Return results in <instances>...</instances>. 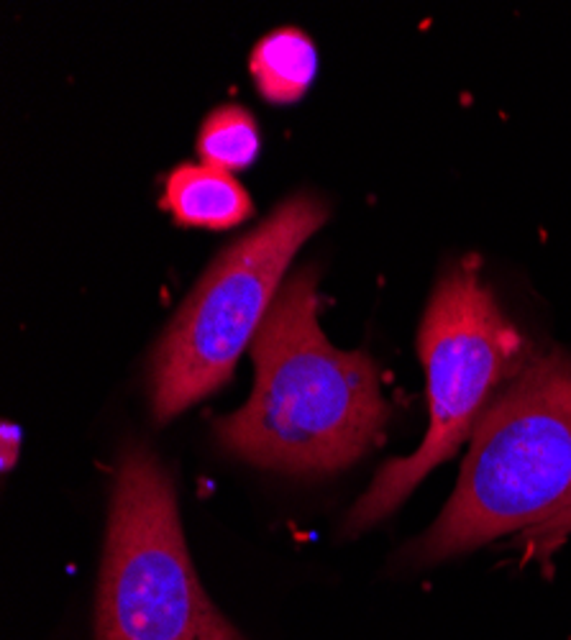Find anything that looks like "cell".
I'll list each match as a JSON object with an SVG mask.
<instances>
[{"label": "cell", "instance_id": "3957f363", "mask_svg": "<svg viewBox=\"0 0 571 640\" xmlns=\"http://www.w3.org/2000/svg\"><path fill=\"white\" fill-rule=\"evenodd\" d=\"M418 354L428 400L423 443L410 456L379 466L371 487L351 507L349 533L385 520L438 464L451 459L535 351L482 282L479 259L464 256L438 277L430 292L418 328Z\"/></svg>", "mask_w": 571, "mask_h": 640}, {"label": "cell", "instance_id": "277c9868", "mask_svg": "<svg viewBox=\"0 0 571 640\" xmlns=\"http://www.w3.org/2000/svg\"><path fill=\"white\" fill-rule=\"evenodd\" d=\"M318 195L295 193L210 264L151 356L149 397L156 423L205 400L233 377L256 338L297 249L326 223Z\"/></svg>", "mask_w": 571, "mask_h": 640}, {"label": "cell", "instance_id": "7a4b0ae2", "mask_svg": "<svg viewBox=\"0 0 571 640\" xmlns=\"http://www.w3.org/2000/svg\"><path fill=\"white\" fill-rule=\"evenodd\" d=\"M571 507V356L533 354L469 438L451 499L410 561L436 564Z\"/></svg>", "mask_w": 571, "mask_h": 640}, {"label": "cell", "instance_id": "6da1fadb", "mask_svg": "<svg viewBox=\"0 0 571 640\" xmlns=\"http://www.w3.org/2000/svg\"><path fill=\"white\" fill-rule=\"evenodd\" d=\"M318 307V274L305 267L280 287L252 341V397L215 423L218 443L244 461L292 474L338 471L385 431L377 366L364 351L333 349Z\"/></svg>", "mask_w": 571, "mask_h": 640}, {"label": "cell", "instance_id": "30bf717a", "mask_svg": "<svg viewBox=\"0 0 571 640\" xmlns=\"http://www.w3.org/2000/svg\"><path fill=\"white\" fill-rule=\"evenodd\" d=\"M18 448H21V431L13 423L0 425V459H3V471H11L18 461Z\"/></svg>", "mask_w": 571, "mask_h": 640}, {"label": "cell", "instance_id": "5b68a950", "mask_svg": "<svg viewBox=\"0 0 571 640\" xmlns=\"http://www.w3.org/2000/svg\"><path fill=\"white\" fill-rule=\"evenodd\" d=\"M95 640H244L205 594L174 482L144 443L121 451L113 479Z\"/></svg>", "mask_w": 571, "mask_h": 640}, {"label": "cell", "instance_id": "9c48e42d", "mask_svg": "<svg viewBox=\"0 0 571 640\" xmlns=\"http://www.w3.org/2000/svg\"><path fill=\"white\" fill-rule=\"evenodd\" d=\"M569 533H571V507H566L564 513H558L553 520H549L546 525H541V528L530 530L528 538H530L533 543L549 548L551 543H558V541L566 538Z\"/></svg>", "mask_w": 571, "mask_h": 640}, {"label": "cell", "instance_id": "8992f818", "mask_svg": "<svg viewBox=\"0 0 571 640\" xmlns=\"http://www.w3.org/2000/svg\"><path fill=\"white\" fill-rule=\"evenodd\" d=\"M162 208L179 225L228 231L252 218L254 202L233 174L208 164H179L164 179Z\"/></svg>", "mask_w": 571, "mask_h": 640}, {"label": "cell", "instance_id": "ba28073f", "mask_svg": "<svg viewBox=\"0 0 571 640\" xmlns=\"http://www.w3.org/2000/svg\"><path fill=\"white\" fill-rule=\"evenodd\" d=\"M259 123L241 105H221L205 116L198 134L200 162L233 174L259 157Z\"/></svg>", "mask_w": 571, "mask_h": 640}, {"label": "cell", "instance_id": "52a82bcc", "mask_svg": "<svg viewBox=\"0 0 571 640\" xmlns=\"http://www.w3.org/2000/svg\"><path fill=\"white\" fill-rule=\"evenodd\" d=\"M318 69L312 39L295 26L269 31L252 52V77L269 103H295L308 92Z\"/></svg>", "mask_w": 571, "mask_h": 640}]
</instances>
